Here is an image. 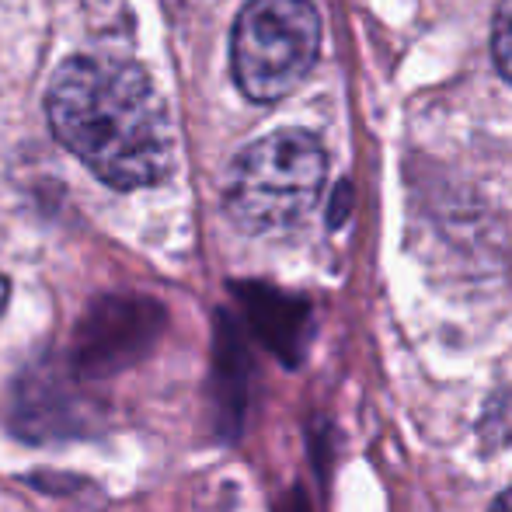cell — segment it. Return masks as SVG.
I'll use <instances>...</instances> for the list:
<instances>
[{"label":"cell","instance_id":"obj_4","mask_svg":"<svg viewBox=\"0 0 512 512\" xmlns=\"http://www.w3.org/2000/svg\"><path fill=\"white\" fill-rule=\"evenodd\" d=\"M161 328V310L143 300H102L77 328L74 366L84 377H108L143 356Z\"/></svg>","mask_w":512,"mask_h":512},{"label":"cell","instance_id":"obj_5","mask_svg":"<svg viewBox=\"0 0 512 512\" xmlns=\"http://www.w3.org/2000/svg\"><path fill=\"white\" fill-rule=\"evenodd\" d=\"M492 56L499 74L512 81V0H506L495 18V32H492Z\"/></svg>","mask_w":512,"mask_h":512},{"label":"cell","instance_id":"obj_7","mask_svg":"<svg viewBox=\"0 0 512 512\" xmlns=\"http://www.w3.org/2000/svg\"><path fill=\"white\" fill-rule=\"evenodd\" d=\"M7 297H11V286H7L4 272H0V314H4V307H7Z\"/></svg>","mask_w":512,"mask_h":512},{"label":"cell","instance_id":"obj_1","mask_svg":"<svg viewBox=\"0 0 512 512\" xmlns=\"http://www.w3.org/2000/svg\"><path fill=\"white\" fill-rule=\"evenodd\" d=\"M56 140L112 189H147L171 168V122L147 70L126 56L81 53L46 91Z\"/></svg>","mask_w":512,"mask_h":512},{"label":"cell","instance_id":"obj_3","mask_svg":"<svg viewBox=\"0 0 512 512\" xmlns=\"http://www.w3.org/2000/svg\"><path fill=\"white\" fill-rule=\"evenodd\" d=\"M321 49L310 0H248L230 35V67L244 98L272 105L304 84Z\"/></svg>","mask_w":512,"mask_h":512},{"label":"cell","instance_id":"obj_2","mask_svg":"<svg viewBox=\"0 0 512 512\" xmlns=\"http://www.w3.org/2000/svg\"><path fill=\"white\" fill-rule=\"evenodd\" d=\"M324 182V143L307 129H279L234 157L223 185V206L248 234H283L307 220Z\"/></svg>","mask_w":512,"mask_h":512},{"label":"cell","instance_id":"obj_6","mask_svg":"<svg viewBox=\"0 0 512 512\" xmlns=\"http://www.w3.org/2000/svg\"><path fill=\"white\" fill-rule=\"evenodd\" d=\"M488 512H512V488H506V492L492 502V509H488Z\"/></svg>","mask_w":512,"mask_h":512}]
</instances>
